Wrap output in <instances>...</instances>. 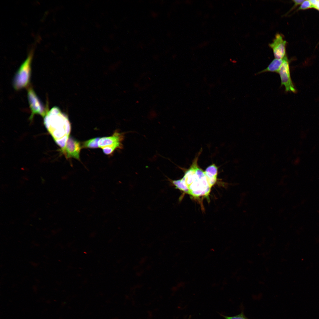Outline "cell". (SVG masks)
<instances>
[{
  "label": "cell",
  "mask_w": 319,
  "mask_h": 319,
  "mask_svg": "<svg viewBox=\"0 0 319 319\" xmlns=\"http://www.w3.org/2000/svg\"><path fill=\"white\" fill-rule=\"evenodd\" d=\"M201 152L196 157L190 167L185 171L182 178L170 180L176 188L197 198L208 197L212 187L205 171L198 165V157Z\"/></svg>",
  "instance_id": "1"
},
{
  "label": "cell",
  "mask_w": 319,
  "mask_h": 319,
  "mask_svg": "<svg viewBox=\"0 0 319 319\" xmlns=\"http://www.w3.org/2000/svg\"><path fill=\"white\" fill-rule=\"evenodd\" d=\"M43 118L44 125L55 142L61 149L64 148L71 131V125L67 116L58 107H54Z\"/></svg>",
  "instance_id": "2"
},
{
  "label": "cell",
  "mask_w": 319,
  "mask_h": 319,
  "mask_svg": "<svg viewBox=\"0 0 319 319\" xmlns=\"http://www.w3.org/2000/svg\"><path fill=\"white\" fill-rule=\"evenodd\" d=\"M34 49L28 53L25 60L22 64L14 75L13 82L14 89L19 90L28 85L30 81L31 63L33 57Z\"/></svg>",
  "instance_id": "3"
},
{
  "label": "cell",
  "mask_w": 319,
  "mask_h": 319,
  "mask_svg": "<svg viewBox=\"0 0 319 319\" xmlns=\"http://www.w3.org/2000/svg\"><path fill=\"white\" fill-rule=\"evenodd\" d=\"M123 138V134L115 132L110 136L100 138L99 147L102 149L104 154H110L116 149L121 148Z\"/></svg>",
  "instance_id": "4"
},
{
  "label": "cell",
  "mask_w": 319,
  "mask_h": 319,
  "mask_svg": "<svg viewBox=\"0 0 319 319\" xmlns=\"http://www.w3.org/2000/svg\"><path fill=\"white\" fill-rule=\"evenodd\" d=\"M27 95L31 112L30 119H32L35 114H39L44 117L48 111V109L41 101L32 88H28Z\"/></svg>",
  "instance_id": "5"
},
{
  "label": "cell",
  "mask_w": 319,
  "mask_h": 319,
  "mask_svg": "<svg viewBox=\"0 0 319 319\" xmlns=\"http://www.w3.org/2000/svg\"><path fill=\"white\" fill-rule=\"evenodd\" d=\"M278 73L281 80V85L284 86L286 92H295L296 90L292 81L288 58L286 56L283 58V62Z\"/></svg>",
  "instance_id": "6"
},
{
  "label": "cell",
  "mask_w": 319,
  "mask_h": 319,
  "mask_svg": "<svg viewBox=\"0 0 319 319\" xmlns=\"http://www.w3.org/2000/svg\"><path fill=\"white\" fill-rule=\"evenodd\" d=\"M286 41L281 34H276L272 42L269 46L272 50L276 58L283 59L286 56Z\"/></svg>",
  "instance_id": "7"
},
{
  "label": "cell",
  "mask_w": 319,
  "mask_h": 319,
  "mask_svg": "<svg viewBox=\"0 0 319 319\" xmlns=\"http://www.w3.org/2000/svg\"><path fill=\"white\" fill-rule=\"evenodd\" d=\"M81 149L80 143L73 138L69 137L65 146L61 148V151L67 158L73 157L79 160Z\"/></svg>",
  "instance_id": "8"
},
{
  "label": "cell",
  "mask_w": 319,
  "mask_h": 319,
  "mask_svg": "<svg viewBox=\"0 0 319 319\" xmlns=\"http://www.w3.org/2000/svg\"><path fill=\"white\" fill-rule=\"evenodd\" d=\"M283 62V59L275 58L270 63L265 69L259 72L260 74L266 72H274L278 73Z\"/></svg>",
  "instance_id": "9"
},
{
  "label": "cell",
  "mask_w": 319,
  "mask_h": 319,
  "mask_svg": "<svg viewBox=\"0 0 319 319\" xmlns=\"http://www.w3.org/2000/svg\"><path fill=\"white\" fill-rule=\"evenodd\" d=\"M100 138L96 137L87 140L84 142L82 147L96 148L99 147L98 142Z\"/></svg>",
  "instance_id": "10"
},
{
  "label": "cell",
  "mask_w": 319,
  "mask_h": 319,
  "mask_svg": "<svg viewBox=\"0 0 319 319\" xmlns=\"http://www.w3.org/2000/svg\"><path fill=\"white\" fill-rule=\"evenodd\" d=\"M222 316L225 319H250L245 315L243 309L240 314L234 316H229L223 315Z\"/></svg>",
  "instance_id": "11"
},
{
  "label": "cell",
  "mask_w": 319,
  "mask_h": 319,
  "mask_svg": "<svg viewBox=\"0 0 319 319\" xmlns=\"http://www.w3.org/2000/svg\"><path fill=\"white\" fill-rule=\"evenodd\" d=\"M311 8H313V6L309 0H306L302 3L299 9H305Z\"/></svg>",
  "instance_id": "12"
},
{
  "label": "cell",
  "mask_w": 319,
  "mask_h": 319,
  "mask_svg": "<svg viewBox=\"0 0 319 319\" xmlns=\"http://www.w3.org/2000/svg\"><path fill=\"white\" fill-rule=\"evenodd\" d=\"M305 1L303 0H293V1L294 3V6H296L297 5L300 4L302 3Z\"/></svg>",
  "instance_id": "13"
},
{
  "label": "cell",
  "mask_w": 319,
  "mask_h": 319,
  "mask_svg": "<svg viewBox=\"0 0 319 319\" xmlns=\"http://www.w3.org/2000/svg\"><path fill=\"white\" fill-rule=\"evenodd\" d=\"M309 1L310 2V3H311V4H312V6L313 8H313H314L317 5V4H318V0H309Z\"/></svg>",
  "instance_id": "14"
},
{
  "label": "cell",
  "mask_w": 319,
  "mask_h": 319,
  "mask_svg": "<svg viewBox=\"0 0 319 319\" xmlns=\"http://www.w3.org/2000/svg\"><path fill=\"white\" fill-rule=\"evenodd\" d=\"M318 4L314 8L319 10V1L318 0Z\"/></svg>",
  "instance_id": "15"
},
{
  "label": "cell",
  "mask_w": 319,
  "mask_h": 319,
  "mask_svg": "<svg viewBox=\"0 0 319 319\" xmlns=\"http://www.w3.org/2000/svg\"><path fill=\"white\" fill-rule=\"evenodd\" d=\"M318 1H319V0H318Z\"/></svg>",
  "instance_id": "16"
}]
</instances>
